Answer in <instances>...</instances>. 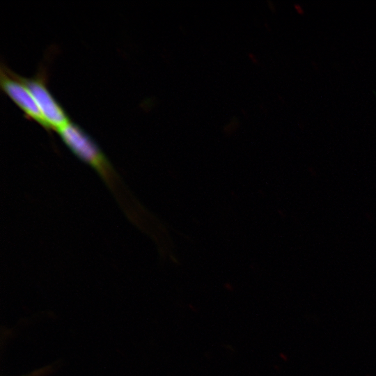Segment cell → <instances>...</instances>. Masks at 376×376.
<instances>
[{
    "mask_svg": "<svg viewBox=\"0 0 376 376\" xmlns=\"http://www.w3.org/2000/svg\"><path fill=\"white\" fill-rule=\"evenodd\" d=\"M294 8L295 9L297 10V12L299 14H303L304 13V8L303 7L301 6V5L296 3L294 4Z\"/></svg>",
    "mask_w": 376,
    "mask_h": 376,
    "instance_id": "6",
    "label": "cell"
},
{
    "mask_svg": "<svg viewBox=\"0 0 376 376\" xmlns=\"http://www.w3.org/2000/svg\"><path fill=\"white\" fill-rule=\"evenodd\" d=\"M0 86L7 95L22 109L26 118L36 121L49 131L32 94L20 79L3 63L1 65Z\"/></svg>",
    "mask_w": 376,
    "mask_h": 376,
    "instance_id": "3",
    "label": "cell"
},
{
    "mask_svg": "<svg viewBox=\"0 0 376 376\" xmlns=\"http://www.w3.org/2000/svg\"><path fill=\"white\" fill-rule=\"evenodd\" d=\"M67 147L81 160L91 166L124 205L122 183L106 155L95 141L78 125L70 121L56 131Z\"/></svg>",
    "mask_w": 376,
    "mask_h": 376,
    "instance_id": "1",
    "label": "cell"
},
{
    "mask_svg": "<svg viewBox=\"0 0 376 376\" xmlns=\"http://www.w3.org/2000/svg\"><path fill=\"white\" fill-rule=\"evenodd\" d=\"M248 56L252 61L253 63H257L258 62V59L257 56L253 52H249Z\"/></svg>",
    "mask_w": 376,
    "mask_h": 376,
    "instance_id": "7",
    "label": "cell"
},
{
    "mask_svg": "<svg viewBox=\"0 0 376 376\" xmlns=\"http://www.w3.org/2000/svg\"><path fill=\"white\" fill-rule=\"evenodd\" d=\"M47 370V368H43L26 376H43L45 373L49 372Z\"/></svg>",
    "mask_w": 376,
    "mask_h": 376,
    "instance_id": "5",
    "label": "cell"
},
{
    "mask_svg": "<svg viewBox=\"0 0 376 376\" xmlns=\"http://www.w3.org/2000/svg\"><path fill=\"white\" fill-rule=\"evenodd\" d=\"M240 125V121L239 118L237 116H233L229 121L224 125L223 131L227 134H230L237 130Z\"/></svg>",
    "mask_w": 376,
    "mask_h": 376,
    "instance_id": "4",
    "label": "cell"
},
{
    "mask_svg": "<svg viewBox=\"0 0 376 376\" xmlns=\"http://www.w3.org/2000/svg\"><path fill=\"white\" fill-rule=\"evenodd\" d=\"M267 3L268 5V7L272 11V12H275L276 11V6H275V4L274 3L271 1V0H267Z\"/></svg>",
    "mask_w": 376,
    "mask_h": 376,
    "instance_id": "8",
    "label": "cell"
},
{
    "mask_svg": "<svg viewBox=\"0 0 376 376\" xmlns=\"http://www.w3.org/2000/svg\"><path fill=\"white\" fill-rule=\"evenodd\" d=\"M20 79L32 94L49 130L57 131L71 120L47 86L44 71H40L32 77L20 76Z\"/></svg>",
    "mask_w": 376,
    "mask_h": 376,
    "instance_id": "2",
    "label": "cell"
}]
</instances>
